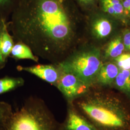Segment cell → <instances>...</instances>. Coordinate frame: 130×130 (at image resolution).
I'll return each mask as SVG.
<instances>
[{
  "label": "cell",
  "mask_w": 130,
  "mask_h": 130,
  "mask_svg": "<svg viewBox=\"0 0 130 130\" xmlns=\"http://www.w3.org/2000/svg\"><path fill=\"white\" fill-rule=\"evenodd\" d=\"M86 25L91 37L94 40L108 37L113 30L111 20L99 13L93 11L88 14Z\"/></svg>",
  "instance_id": "cell-7"
},
{
  "label": "cell",
  "mask_w": 130,
  "mask_h": 130,
  "mask_svg": "<svg viewBox=\"0 0 130 130\" xmlns=\"http://www.w3.org/2000/svg\"><path fill=\"white\" fill-rule=\"evenodd\" d=\"M19 0H0V20L8 21Z\"/></svg>",
  "instance_id": "cell-15"
},
{
  "label": "cell",
  "mask_w": 130,
  "mask_h": 130,
  "mask_svg": "<svg viewBox=\"0 0 130 130\" xmlns=\"http://www.w3.org/2000/svg\"><path fill=\"white\" fill-rule=\"evenodd\" d=\"M15 42L10 34L7 26V22L3 28L0 34V51L5 60H7Z\"/></svg>",
  "instance_id": "cell-11"
},
{
  "label": "cell",
  "mask_w": 130,
  "mask_h": 130,
  "mask_svg": "<svg viewBox=\"0 0 130 130\" xmlns=\"http://www.w3.org/2000/svg\"><path fill=\"white\" fill-rule=\"evenodd\" d=\"M72 103L99 130H130V106L118 96L91 88Z\"/></svg>",
  "instance_id": "cell-2"
},
{
  "label": "cell",
  "mask_w": 130,
  "mask_h": 130,
  "mask_svg": "<svg viewBox=\"0 0 130 130\" xmlns=\"http://www.w3.org/2000/svg\"><path fill=\"white\" fill-rule=\"evenodd\" d=\"M78 8L73 0H19L7 26L15 42L58 64L77 47Z\"/></svg>",
  "instance_id": "cell-1"
},
{
  "label": "cell",
  "mask_w": 130,
  "mask_h": 130,
  "mask_svg": "<svg viewBox=\"0 0 130 130\" xmlns=\"http://www.w3.org/2000/svg\"><path fill=\"white\" fill-rule=\"evenodd\" d=\"M115 64L120 69L130 70V53H122L114 58Z\"/></svg>",
  "instance_id": "cell-18"
},
{
  "label": "cell",
  "mask_w": 130,
  "mask_h": 130,
  "mask_svg": "<svg viewBox=\"0 0 130 130\" xmlns=\"http://www.w3.org/2000/svg\"><path fill=\"white\" fill-rule=\"evenodd\" d=\"M124 49L122 38L118 36L108 44L105 52V56L107 58L114 59L122 54Z\"/></svg>",
  "instance_id": "cell-14"
},
{
  "label": "cell",
  "mask_w": 130,
  "mask_h": 130,
  "mask_svg": "<svg viewBox=\"0 0 130 130\" xmlns=\"http://www.w3.org/2000/svg\"><path fill=\"white\" fill-rule=\"evenodd\" d=\"M2 130H60V122L43 100L31 96L13 110Z\"/></svg>",
  "instance_id": "cell-3"
},
{
  "label": "cell",
  "mask_w": 130,
  "mask_h": 130,
  "mask_svg": "<svg viewBox=\"0 0 130 130\" xmlns=\"http://www.w3.org/2000/svg\"><path fill=\"white\" fill-rule=\"evenodd\" d=\"M7 21H5L4 20H0V34L2 32V30L4 28V26L7 23ZM7 61L5 60L4 59L3 56L1 54V53L0 51V70L3 69L6 64Z\"/></svg>",
  "instance_id": "cell-19"
},
{
  "label": "cell",
  "mask_w": 130,
  "mask_h": 130,
  "mask_svg": "<svg viewBox=\"0 0 130 130\" xmlns=\"http://www.w3.org/2000/svg\"><path fill=\"white\" fill-rule=\"evenodd\" d=\"M122 40L125 49L130 52V31H127L124 33Z\"/></svg>",
  "instance_id": "cell-20"
},
{
  "label": "cell",
  "mask_w": 130,
  "mask_h": 130,
  "mask_svg": "<svg viewBox=\"0 0 130 130\" xmlns=\"http://www.w3.org/2000/svg\"><path fill=\"white\" fill-rule=\"evenodd\" d=\"M113 85L130 100V70L120 69Z\"/></svg>",
  "instance_id": "cell-12"
},
{
  "label": "cell",
  "mask_w": 130,
  "mask_h": 130,
  "mask_svg": "<svg viewBox=\"0 0 130 130\" xmlns=\"http://www.w3.org/2000/svg\"><path fill=\"white\" fill-rule=\"evenodd\" d=\"M17 69L19 71H25L33 75L55 87L56 86L63 73L59 65L52 63L28 67L18 66Z\"/></svg>",
  "instance_id": "cell-6"
},
{
  "label": "cell",
  "mask_w": 130,
  "mask_h": 130,
  "mask_svg": "<svg viewBox=\"0 0 130 130\" xmlns=\"http://www.w3.org/2000/svg\"><path fill=\"white\" fill-rule=\"evenodd\" d=\"M25 80L22 77L5 76L0 79V95L22 87Z\"/></svg>",
  "instance_id": "cell-13"
},
{
  "label": "cell",
  "mask_w": 130,
  "mask_h": 130,
  "mask_svg": "<svg viewBox=\"0 0 130 130\" xmlns=\"http://www.w3.org/2000/svg\"></svg>",
  "instance_id": "cell-22"
},
{
  "label": "cell",
  "mask_w": 130,
  "mask_h": 130,
  "mask_svg": "<svg viewBox=\"0 0 130 130\" xmlns=\"http://www.w3.org/2000/svg\"><path fill=\"white\" fill-rule=\"evenodd\" d=\"M125 18H130V0H121Z\"/></svg>",
  "instance_id": "cell-21"
},
{
  "label": "cell",
  "mask_w": 130,
  "mask_h": 130,
  "mask_svg": "<svg viewBox=\"0 0 130 130\" xmlns=\"http://www.w3.org/2000/svg\"><path fill=\"white\" fill-rule=\"evenodd\" d=\"M9 57L15 60L29 59L38 63L39 58L35 56L30 47L22 42L14 43Z\"/></svg>",
  "instance_id": "cell-10"
},
{
  "label": "cell",
  "mask_w": 130,
  "mask_h": 130,
  "mask_svg": "<svg viewBox=\"0 0 130 130\" xmlns=\"http://www.w3.org/2000/svg\"><path fill=\"white\" fill-rule=\"evenodd\" d=\"M102 64L100 49L88 43L77 47L58 64L63 71L74 75L91 88L94 86Z\"/></svg>",
  "instance_id": "cell-4"
},
{
  "label": "cell",
  "mask_w": 130,
  "mask_h": 130,
  "mask_svg": "<svg viewBox=\"0 0 130 130\" xmlns=\"http://www.w3.org/2000/svg\"><path fill=\"white\" fill-rule=\"evenodd\" d=\"M56 87L62 93L67 103L73 102L88 93L91 88L74 75L64 71Z\"/></svg>",
  "instance_id": "cell-5"
},
{
  "label": "cell",
  "mask_w": 130,
  "mask_h": 130,
  "mask_svg": "<svg viewBox=\"0 0 130 130\" xmlns=\"http://www.w3.org/2000/svg\"><path fill=\"white\" fill-rule=\"evenodd\" d=\"M78 8L85 12L88 14L94 11L100 0H73Z\"/></svg>",
  "instance_id": "cell-17"
},
{
  "label": "cell",
  "mask_w": 130,
  "mask_h": 130,
  "mask_svg": "<svg viewBox=\"0 0 130 130\" xmlns=\"http://www.w3.org/2000/svg\"><path fill=\"white\" fill-rule=\"evenodd\" d=\"M60 130H99L75 107L67 103L65 120L60 123Z\"/></svg>",
  "instance_id": "cell-8"
},
{
  "label": "cell",
  "mask_w": 130,
  "mask_h": 130,
  "mask_svg": "<svg viewBox=\"0 0 130 130\" xmlns=\"http://www.w3.org/2000/svg\"><path fill=\"white\" fill-rule=\"evenodd\" d=\"M13 110L12 107L9 103L0 100V130H2Z\"/></svg>",
  "instance_id": "cell-16"
},
{
  "label": "cell",
  "mask_w": 130,
  "mask_h": 130,
  "mask_svg": "<svg viewBox=\"0 0 130 130\" xmlns=\"http://www.w3.org/2000/svg\"><path fill=\"white\" fill-rule=\"evenodd\" d=\"M119 70V68L115 63H107L103 64L98 73L93 87L96 85L101 86L113 85Z\"/></svg>",
  "instance_id": "cell-9"
}]
</instances>
